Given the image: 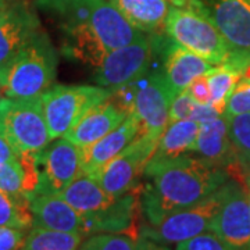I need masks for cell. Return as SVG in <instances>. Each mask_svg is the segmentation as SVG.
<instances>
[{
  "mask_svg": "<svg viewBox=\"0 0 250 250\" xmlns=\"http://www.w3.org/2000/svg\"><path fill=\"white\" fill-rule=\"evenodd\" d=\"M147 182L141 192V210L149 225L196 205L231 178L225 168L200 157L182 156L159 164H147Z\"/></svg>",
  "mask_w": 250,
  "mask_h": 250,
  "instance_id": "cell-1",
  "label": "cell"
},
{
  "mask_svg": "<svg viewBox=\"0 0 250 250\" xmlns=\"http://www.w3.org/2000/svg\"><path fill=\"white\" fill-rule=\"evenodd\" d=\"M57 54L42 31L0 71L1 96L32 99L49 89L56 78Z\"/></svg>",
  "mask_w": 250,
  "mask_h": 250,
  "instance_id": "cell-2",
  "label": "cell"
},
{
  "mask_svg": "<svg viewBox=\"0 0 250 250\" xmlns=\"http://www.w3.org/2000/svg\"><path fill=\"white\" fill-rule=\"evenodd\" d=\"M185 7L214 24L229 49L223 64L245 74L250 65V0H188Z\"/></svg>",
  "mask_w": 250,
  "mask_h": 250,
  "instance_id": "cell-3",
  "label": "cell"
},
{
  "mask_svg": "<svg viewBox=\"0 0 250 250\" xmlns=\"http://www.w3.org/2000/svg\"><path fill=\"white\" fill-rule=\"evenodd\" d=\"M0 136L16 154L42 152L50 143L41 96L0 98Z\"/></svg>",
  "mask_w": 250,
  "mask_h": 250,
  "instance_id": "cell-4",
  "label": "cell"
},
{
  "mask_svg": "<svg viewBox=\"0 0 250 250\" xmlns=\"http://www.w3.org/2000/svg\"><path fill=\"white\" fill-rule=\"evenodd\" d=\"M164 31L175 45L203 57L213 65L225 62L229 54L220 31L203 13L195 9L172 6Z\"/></svg>",
  "mask_w": 250,
  "mask_h": 250,
  "instance_id": "cell-5",
  "label": "cell"
},
{
  "mask_svg": "<svg viewBox=\"0 0 250 250\" xmlns=\"http://www.w3.org/2000/svg\"><path fill=\"white\" fill-rule=\"evenodd\" d=\"M111 89L90 85H54L41 95L50 139L62 138L83 114L110 96Z\"/></svg>",
  "mask_w": 250,
  "mask_h": 250,
  "instance_id": "cell-6",
  "label": "cell"
},
{
  "mask_svg": "<svg viewBox=\"0 0 250 250\" xmlns=\"http://www.w3.org/2000/svg\"><path fill=\"white\" fill-rule=\"evenodd\" d=\"M228 181L196 205L166 217L157 225H147L142 228L141 236L163 245H171L211 231L215 215L218 214L228 192Z\"/></svg>",
  "mask_w": 250,
  "mask_h": 250,
  "instance_id": "cell-7",
  "label": "cell"
},
{
  "mask_svg": "<svg viewBox=\"0 0 250 250\" xmlns=\"http://www.w3.org/2000/svg\"><path fill=\"white\" fill-rule=\"evenodd\" d=\"M159 45L160 42L154 39V34H150L129 45L110 50L95 68L93 80L99 86L114 89L142 78L150 71Z\"/></svg>",
  "mask_w": 250,
  "mask_h": 250,
  "instance_id": "cell-8",
  "label": "cell"
},
{
  "mask_svg": "<svg viewBox=\"0 0 250 250\" xmlns=\"http://www.w3.org/2000/svg\"><path fill=\"white\" fill-rule=\"evenodd\" d=\"M159 139L141 134L113 157L93 178L108 195L123 196L136 189Z\"/></svg>",
  "mask_w": 250,
  "mask_h": 250,
  "instance_id": "cell-9",
  "label": "cell"
},
{
  "mask_svg": "<svg viewBox=\"0 0 250 250\" xmlns=\"http://www.w3.org/2000/svg\"><path fill=\"white\" fill-rule=\"evenodd\" d=\"M132 113L141 123V134L160 139L168 124V111L174 99L163 71H149L136 81Z\"/></svg>",
  "mask_w": 250,
  "mask_h": 250,
  "instance_id": "cell-10",
  "label": "cell"
},
{
  "mask_svg": "<svg viewBox=\"0 0 250 250\" xmlns=\"http://www.w3.org/2000/svg\"><path fill=\"white\" fill-rule=\"evenodd\" d=\"M39 171L41 184L35 195H59L82 175L81 149L65 138H57L39 152Z\"/></svg>",
  "mask_w": 250,
  "mask_h": 250,
  "instance_id": "cell-11",
  "label": "cell"
},
{
  "mask_svg": "<svg viewBox=\"0 0 250 250\" xmlns=\"http://www.w3.org/2000/svg\"><path fill=\"white\" fill-rule=\"evenodd\" d=\"M211 231L229 250H250L249 202L241 182L229 178L227 196L215 215Z\"/></svg>",
  "mask_w": 250,
  "mask_h": 250,
  "instance_id": "cell-12",
  "label": "cell"
},
{
  "mask_svg": "<svg viewBox=\"0 0 250 250\" xmlns=\"http://www.w3.org/2000/svg\"><path fill=\"white\" fill-rule=\"evenodd\" d=\"M42 32L35 11L22 1L0 10V71Z\"/></svg>",
  "mask_w": 250,
  "mask_h": 250,
  "instance_id": "cell-13",
  "label": "cell"
},
{
  "mask_svg": "<svg viewBox=\"0 0 250 250\" xmlns=\"http://www.w3.org/2000/svg\"><path fill=\"white\" fill-rule=\"evenodd\" d=\"M141 132L142 128L139 120L134 114H129L116 129L89 146L80 147L82 174L93 178L108 161L123 152L129 143L134 142Z\"/></svg>",
  "mask_w": 250,
  "mask_h": 250,
  "instance_id": "cell-14",
  "label": "cell"
},
{
  "mask_svg": "<svg viewBox=\"0 0 250 250\" xmlns=\"http://www.w3.org/2000/svg\"><path fill=\"white\" fill-rule=\"evenodd\" d=\"M111 95V93H110ZM129 116L111 96L90 107L62 138L78 147L89 146L116 129Z\"/></svg>",
  "mask_w": 250,
  "mask_h": 250,
  "instance_id": "cell-15",
  "label": "cell"
},
{
  "mask_svg": "<svg viewBox=\"0 0 250 250\" xmlns=\"http://www.w3.org/2000/svg\"><path fill=\"white\" fill-rule=\"evenodd\" d=\"M89 25L108 52L129 45L145 35L131 25L108 0L95 1Z\"/></svg>",
  "mask_w": 250,
  "mask_h": 250,
  "instance_id": "cell-16",
  "label": "cell"
},
{
  "mask_svg": "<svg viewBox=\"0 0 250 250\" xmlns=\"http://www.w3.org/2000/svg\"><path fill=\"white\" fill-rule=\"evenodd\" d=\"M31 210L34 227L64 232H83V215L59 195H35L31 197Z\"/></svg>",
  "mask_w": 250,
  "mask_h": 250,
  "instance_id": "cell-17",
  "label": "cell"
},
{
  "mask_svg": "<svg viewBox=\"0 0 250 250\" xmlns=\"http://www.w3.org/2000/svg\"><path fill=\"white\" fill-rule=\"evenodd\" d=\"M193 153L203 160L228 170L238 163L228 132V120L221 114L215 120L200 125Z\"/></svg>",
  "mask_w": 250,
  "mask_h": 250,
  "instance_id": "cell-18",
  "label": "cell"
},
{
  "mask_svg": "<svg viewBox=\"0 0 250 250\" xmlns=\"http://www.w3.org/2000/svg\"><path fill=\"white\" fill-rule=\"evenodd\" d=\"M211 68V62L172 42V46L167 50L164 68L161 71L172 90V95L175 96L182 90L188 89V86L197 77L210 71Z\"/></svg>",
  "mask_w": 250,
  "mask_h": 250,
  "instance_id": "cell-19",
  "label": "cell"
},
{
  "mask_svg": "<svg viewBox=\"0 0 250 250\" xmlns=\"http://www.w3.org/2000/svg\"><path fill=\"white\" fill-rule=\"evenodd\" d=\"M131 25L143 34H161L166 29L172 4L170 0H108Z\"/></svg>",
  "mask_w": 250,
  "mask_h": 250,
  "instance_id": "cell-20",
  "label": "cell"
},
{
  "mask_svg": "<svg viewBox=\"0 0 250 250\" xmlns=\"http://www.w3.org/2000/svg\"><path fill=\"white\" fill-rule=\"evenodd\" d=\"M200 124L192 120L168 123L147 164H159L193 153Z\"/></svg>",
  "mask_w": 250,
  "mask_h": 250,
  "instance_id": "cell-21",
  "label": "cell"
},
{
  "mask_svg": "<svg viewBox=\"0 0 250 250\" xmlns=\"http://www.w3.org/2000/svg\"><path fill=\"white\" fill-rule=\"evenodd\" d=\"M59 196L62 197L82 215H92L104 211L110 206L114 205V202L120 197L108 195L96 179L85 174H82L60 192Z\"/></svg>",
  "mask_w": 250,
  "mask_h": 250,
  "instance_id": "cell-22",
  "label": "cell"
},
{
  "mask_svg": "<svg viewBox=\"0 0 250 250\" xmlns=\"http://www.w3.org/2000/svg\"><path fill=\"white\" fill-rule=\"evenodd\" d=\"M85 236L78 232H64L32 227L28 231L22 250H78Z\"/></svg>",
  "mask_w": 250,
  "mask_h": 250,
  "instance_id": "cell-23",
  "label": "cell"
},
{
  "mask_svg": "<svg viewBox=\"0 0 250 250\" xmlns=\"http://www.w3.org/2000/svg\"><path fill=\"white\" fill-rule=\"evenodd\" d=\"M0 227L31 229L34 227L31 199L24 195H11L0 189Z\"/></svg>",
  "mask_w": 250,
  "mask_h": 250,
  "instance_id": "cell-24",
  "label": "cell"
},
{
  "mask_svg": "<svg viewBox=\"0 0 250 250\" xmlns=\"http://www.w3.org/2000/svg\"><path fill=\"white\" fill-rule=\"evenodd\" d=\"M242 77H243V72L233 70L225 64H218L217 67H213L210 71L206 72L211 104L221 114H224L227 100L229 98L231 92L236 86V83L241 81Z\"/></svg>",
  "mask_w": 250,
  "mask_h": 250,
  "instance_id": "cell-25",
  "label": "cell"
},
{
  "mask_svg": "<svg viewBox=\"0 0 250 250\" xmlns=\"http://www.w3.org/2000/svg\"><path fill=\"white\" fill-rule=\"evenodd\" d=\"M227 120L236 161L241 167L242 181V171L250 166V113L227 117Z\"/></svg>",
  "mask_w": 250,
  "mask_h": 250,
  "instance_id": "cell-26",
  "label": "cell"
},
{
  "mask_svg": "<svg viewBox=\"0 0 250 250\" xmlns=\"http://www.w3.org/2000/svg\"><path fill=\"white\" fill-rule=\"evenodd\" d=\"M78 250H138V241L125 233H95L86 236Z\"/></svg>",
  "mask_w": 250,
  "mask_h": 250,
  "instance_id": "cell-27",
  "label": "cell"
},
{
  "mask_svg": "<svg viewBox=\"0 0 250 250\" xmlns=\"http://www.w3.org/2000/svg\"><path fill=\"white\" fill-rule=\"evenodd\" d=\"M250 113V80L242 77L227 100L224 116L232 117Z\"/></svg>",
  "mask_w": 250,
  "mask_h": 250,
  "instance_id": "cell-28",
  "label": "cell"
},
{
  "mask_svg": "<svg viewBox=\"0 0 250 250\" xmlns=\"http://www.w3.org/2000/svg\"><path fill=\"white\" fill-rule=\"evenodd\" d=\"M175 250H229L213 231L200 233L190 239L177 243Z\"/></svg>",
  "mask_w": 250,
  "mask_h": 250,
  "instance_id": "cell-29",
  "label": "cell"
},
{
  "mask_svg": "<svg viewBox=\"0 0 250 250\" xmlns=\"http://www.w3.org/2000/svg\"><path fill=\"white\" fill-rule=\"evenodd\" d=\"M195 100L189 95L188 89L182 90L181 93L175 95L170 104L168 111V123H175L181 120H187L190 116V111L193 108Z\"/></svg>",
  "mask_w": 250,
  "mask_h": 250,
  "instance_id": "cell-30",
  "label": "cell"
},
{
  "mask_svg": "<svg viewBox=\"0 0 250 250\" xmlns=\"http://www.w3.org/2000/svg\"><path fill=\"white\" fill-rule=\"evenodd\" d=\"M28 229L0 227V250H21L25 245Z\"/></svg>",
  "mask_w": 250,
  "mask_h": 250,
  "instance_id": "cell-31",
  "label": "cell"
},
{
  "mask_svg": "<svg viewBox=\"0 0 250 250\" xmlns=\"http://www.w3.org/2000/svg\"><path fill=\"white\" fill-rule=\"evenodd\" d=\"M188 92H189V95L192 96V99L196 103H200V104H211L210 90H208V85H207L206 74L197 77L196 80L188 86Z\"/></svg>",
  "mask_w": 250,
  "mask_h": 250,
  "instance_id": "cell-32",
  "label": "cell"
},
{
  "mask_svg": "<svg viewBox=\"0 0 250 250\" xmlns=\"http://www.w3.org/2000/svg\"><path fill=\"white\" fill-rule=\"evenodd\" d=\"M220 116H221V113L213 104H200V103L195 102L193 108L190 111V116H189V120H192V121L202 125L213 121V120H215L217 117Z\"/></svg>",
  "mask_w": 250,
  "mask_h": 250,
  "instance_id": "cell-33",
  "label": "cell"
},
{
  "mask_svg": "<svg viewBox=\"0 0 250 250\" xmlns=\"http://www.w3.org/2000/svg\"><path fill=\"white\" fill-rule=\"evenodd\" d=\"M17 159L16 152L11 149L9 143L6 142L1 136H0V164L7 163V161H13Z\"/></svg>",
  "mask_w": 250,
  "mask_h": 250,
  "instance_id": "cell-34",
  "label": "cell"
},
{
  "mask_svg": "<svg viewBox=\"0 0 250 250\" xmlns=\"http://www.w3.org/2000/svg\"><path fill=\"white\" fill-rule=\"evenodd\" d=\"M138 250H170L166 245L154 242L149 238L139 236L138 238Z\"/></svg>",
  "mask_w": 250,
  "mask_h": 250,
  "instance_id": "cell-35",
  "label": "cell"
},
{
  "mask_svg": "<svg viewBox=\"0 0 250 250\" xmlns=\"http://www.w3.org/2000/svg\"><path fill=\"white\" fill-rule=\"evenodd\" d=\"M241 184L243 187H250V166L246 167V168H243V171H242Z\"/></svg>",
  "mask_w": 250,
  "mask_h": 250,
  "instance_id": "cell-36",
  "label": "cell"
},
{
  "mask_svg": "<svg viewBox=\"0 0 250 250\" xmlns=\"http://www.w3.org/2000/svg\"><path fill=\"white\" fill-rule=\"evenodd\" d=\"M14 0H0V10L4 9L6 6H9V4H11Z\"/></svg>",
  "mask_w": 250,
  "mask_h": 250,
  "instance_id": "cell-37",
  "label": "cell"
},
{
  "mask_svg": "<svg viewBox=\"0 0 250 250\" xmlns=\"http://www.w3.org/2000/svg\"><path fill=\"white\" fill-rule=\"evenodd\" d=\"M246 190V195H248V202H249V211H250V187H243Z\"/></svg>",
  "mask_w": 250,
  "mask_h": 250,
  "instance_id": "cell-38",
  "label": "cell"
},
{
  "mask_svg": "<svg viewBox=\"0 0 250 250\" xmlns=\"http://www.w3.org/2000/svg\"><path fill=\"white\" fill-rule=\"evenodd\" d=\"M243 77H245V78H249L250 80V65L246 68V71H245V74H243Z\"/></svg>",
  "mask_w": 250,
  "mask_h": 250,
  "instance_id": "cell-39",
  "label": "cell"
},
{
  "mask_svg": "<svg viewBox=\"0 0 250 250\" xmlns=\"http://www.w3.org/2000/svg\"><path fill=\"white\" fill-rule=\"evenodd\" d=\"M0 98H1V92H0Z\"/></svg>",
  "mask_w": 250,
  "mask_h": 250,
  "instance_id": "cell-40",
  "label": "cell"
},
{
  "mask_svg": "<svg viewBox=\"0 0 250 250\" xmlns=\"http://www.w3.org/2000/svg\"><path fill=\"white\" fill-rule=\"evenodd\" d=\"M21 250H22V249H21Z\"/></svg>",
  "mask_w": 250,
  "mask_h": 250,
  "instance_id": "cell-41",
  "label": "cell"
}]
</instances>
